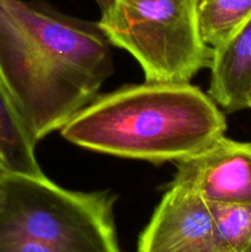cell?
Here are the masks:
<instances>
[{
    "label": "cell",
    "mask_w": 251,
    "mask_h": 252,
    "mask_svg": "<svg viewBox=\"0 0 251 252\" xmlns=\"http://www.w3.org/2000/svg\"><path fill=\"white\" fill-rule=\"evenodd\" d=\"M112 73L111 42L97 24L0 0V80L37 143L90 103Z\"/></svg>",
    "instance_id": "1"
},
{
    "label": "cell",
    "mask_w": 251,
    "mask_h": 252,
    "mask_svg": "<svg viewBox=\"0 0 251 252\" xmlns=\"http://www.w3.org/2000/svg\"><path fill=\"white\" fill-rule=\"evenodd\" d=\"M225 130L221 108L189 81L145 80L96 96L61 133L84 149L160 164L197 154Z\"/></svg>",
    "instance_id": "2"
},
{
    "label": "cell",
    "mask_w": 251,
    "mask_h": 252,
    "mask_svg": "<svg viewBox=\"0 0 251 252\" xmlns=\"http://www.w3.org/2000/svg\"><path fill=\"white\" fill-rule=\"evenodd\" d=\"M116 197L0 172V252H122Z\"/></svg>",
    "instance_id": "3"
},
{
    "label": "cell",
    "mask_w": 251,
    "mask_h": 252,
    "mask_svg": "<svg viewBox=\"0 0 251 252\" xmlns=\"http://www.w3.org/2000/svg\"><path fill=\"white\" fill-rule=\"evenodd\" d=\"M97 1L98 27L134 57L145 80L189 81L209 66L212 48L201 34L197 0Z\"/></svg>",
    "instance_id": "4"
},
{
    "label": "cell",
    "mask_w": 251,
    "mask_h": 252,
    "mask_svg": "<svg viewBox=\"0 0 251 252\" xmlns=\"http://www.w3.org/2000/svg\"><path fill=\"white\" fill-rule=\"evenodd\" d=\"M171 182L211 204H251V143L223 135L197 154L176 161Z\"/></svg>",
    "instance_id": "5"
},
{
    "label": "cell",
    "mask_w": 251,
    "mask_h": 252,
    "mask_svg": "<svg viewBox=\"0 0 251 252\" xmlns=\"http://www.w3.org/2000/svg\"><path fill=\"white\" fill-rule=\"evenodd\" d=\"M216 223L208 202L171 182L138 240L137 252H214Z\"/></svg>",
    "instance_id": "6"
},
{
    "label": "cell",
    "mask_w": 251,
    "mask_h": 252,
    "mask_svg": "<svg viewBox=\"0 0 251 252\" xmlns=\"http://www.w3.org/2000/svg\"><path fill=\"white\" fill-rule=\"evenodd\" d=\"M208 95L226 112L250 108L251 15L211 52Z\"/></svg>",
    "instance_id": "7"
},
{
    "label": "cell",
    "mask_w": 251,
    "mask_h": 252,
    "mask_svg": "<svg viewBox=\"0 0 251 252\" xmlns=\"http://www.w3.org/2000/svg\"><path fill=\"white\" fill-rule=\"evenodd\" d=\"M36 144L11 95L0 80V172L46 176L37 161Z\"/></svg>",
    "instance_id": "8"
},
{
    "label": "cell",
    "mask_w": 251,
    "mask_h": 252,
    "mask_svg": "<svg viewBox=\"0 0 251 252\" xmlns=\"http://www.w3.org/2000/svg\"><path fill=\"white\" fill-rule=\"evenodd\" d=\"M211 206L216 223L214 252H251V204Z\"/></svg>",
    "instance_id": "9"
},
{
    "label": "cell",
    "mask_w": 251,
    "mask_h": 252,
    "mask_svg": "<svg viewBox=\"0 0 251 252\" xmlns=\"http://www.w3.org/2000/svg\"><path fill=\"white\" fill-rule=\"evenodd\" d=\"M250 108H251V93H250Z\"/></svg>",
    "instance_id": "10"
}]
</instances>
